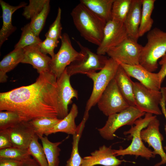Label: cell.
I'll use <instances>...</instances> for the list:
<instances>
[{"label":"cell","instance_id":"32","mask_svg":"<svg viewBox=\"0 0 166 166\" xmlns=\"http://www.w3.org/2000/svg\"><path fill=\"white\" fill-rule=\"evenodd\" d=\"M50 0H47L41 12L31 19L30 26L34 33L38 36L42 30L50 10Z\"/></svg>","mask_w":166,"mask_h":166},{"label":"cell","instance_id":"31","mask_svg":"<svg viewBox=\"0 0 166 166\" xmlns=\"http://www.w3.org/2000/svg\"><path fill=\"white\" fill-rule=\"evenodd\" d=\"M38 138L37 135L35 134L27 149L28 151L40 166H48L44 149L38 142Z\"/></svg>","mask_w":166,"mask_h":166},{"label":"cell","instance_id":"15","mask_svg":"<svg viewBox=\"0 0 166 166\" xmlns=\"http://www.w3.org/2000/svg\"><path fill=\"white\" fill-rule=\"evenodd\" d=\"M119 63L130 77L136 79L148 89L160 90L162 83L158 73L150 72L140 64L131 65Z\"/></svg>","mask_w":166,"mask_h":166},{"label":"cell","instance_id":"23","mask_svg":"<svg viewBox=\"0 0 166 166\" xmlns=\"http://www.w3.org/2000/svg\"><path fill=\"white\" fill-rule=\"evenodd\" d=\"M24 56L23 49H14L5 56L0 62V82H6L8 78L6 73L21 63Z\"/></svg>","mask_w":166,"mask_h":166},{"label":"cell","instance_id":"7","mask_svg":"<svg viewBox=\"0 0 166 166\" xmlns=\"http://www.w3.org/2000/svg\"><path fill=\"white\" fill-rule=\"evenodd\" d=\"M83 55L81 59L71 63L66 68L70 76L77 74H85L101 70L105 66L108 58L105 55H99L92 51L89 48L76 41Z\"/></svg>","mask_w":166,"mask_h":166},{"label":"cell","instance_id":"9","mask_svg":"<svg viewBox=\"0 0 166 166\" xmlns=\"http://www.w3.org/2000/svg\"><path fill=\"white\" fill-rule=\"evenodd\" d=\"M97 105L99 110L108 117L130 106L121 93L114 78L101 95Z\"/></svg>","mask_w":166,"mask_h":166},{"label":"cell","instance_id":"8","mask_svg":"<svg viewBox=\"0 0 166 166\" xmlns=\"http://www.w3.org/2000/svg\"><path fill=\"white\" fill-rule=\"evenodd\" d=\"M61 39V47L58 52L51 58L49 65L50 71L57 78L71 63L83 56L82 53L77 52L73 47L68 34L64 33Z\"/></svg>","mask_w":166,"mask_h":166},{"label":"cell","instance_id":"41","mask_svg":"<svg viewBox=\"0 0 166 166\" xmlns=\"http://www.w3.org/2000/svg\"><path fill=\"white\" fill-rule=\"evenodd\" d=\"M162 97L161 99L160 105L162 113L164 114L166 121V92H163L162 93ZM164 130L166 134V124L164 126ZM166 151V145L164 147Z\"/></svg>","mask_w":166,"mask_h":166},{"label":"cell","instance_id":"30","mask_svg":"<svg viewBox=\"0 0 166 166\" xmlns=\"http://www.w3.org/2000/svg\"><path fill=\"white\" fill-rule=\"evenodd\" d=\"M61 119L58 118L42 117L29 121L33 126L35 134L38 136H43L45 133Z\"/></svg>","mask_w":166,"mask_h":166},{"label":"cell","instance_id":"39","mask_svg":"<svg viewBox=\"0 0 166 166\" xmlns=\"http://www.w3.org/2000/svg\"><path fill=\"white\" fill-rule=\"evenodd\" d=\"M159 63L161 66L160 69L158 72V73L160 77V81L162 83L166 76V53L161 58Z\"/></svg>","mask_w":166,"mask_h":166},{"label":"cell","instance_id":"18","mask_svg":"<svg viewBox=\"0 0 166 166\" xmlns=\"http://www.w3.org/2000/svg\"><path fill=\"white\" fill-rule=\"evenodd\" d=\"M24 56L22 63L31 65L39 74L50 71L51 58L43 53L38 45H29L23 48Z\"/></svg>","mask_w":166,"mask_h":166},{"label":"cell","instance_id":"16","mask_svg":"<svg viewBox=\"0 0 166 166\" xmlns=\"http://www.w3.org/2000/svg\"><path fill=\"white\" fill-rule=\"evenodd\" d=\"M124 161L116 158L111 147L103 145L91 153L90 155L83 158L81 166H118Z\"/></svg>","mask_w":166,"mask_h":166},{"label":"cell","instance_id":"26","mask_svg":"<svg viewBox=\"0 0 166 166\" xmlns=\"http://www.w3.org/2000/svg\"><path fill=\"white\" fill-rule=\"evenodd\" d=\"M40 139L44 149L48 164V166H58L59 156L61 149L59 145L62 141L53 142L46 136H38Z\"/></svg>","mask_w":166,"mask_h":166},{"label":"cell","instance_id":"35","mask_svg":"<svg viewBox=\"0 0 166 166\" xmlns=\"http://www.w3.org/2000/svg\"><path fill=\"white\" fill-rule=\"evenodd\" d=\"M47 1L30 0L29 4L24 8L23 16L27 19H32L41 12Z\"/></svg>","mask_w":166,"mask_h":166},{"label":"cell","instance_id":"21","mask_svg":"<svg viewBox=\"0 0 166 166\" xmlns=\"http://www.w3.org/2000/svg\"><path fill=\"white\" fill-rule=\"evenodd\" d=\"M78 113L77 106L76 104H73L68 115L47 131L44 135L48 136L53 133L60 132L74 135L77 130V127L75 124V119Z\"/></svg>","mask_w":166,"mask_h":166},{"label":"cell","instance_id":"19","mask_svg":"<svg viewBox=\"0 0 166 166\" xmlns=\"http://www.w3.org/2000/svg\"><path fill=\"white\" fill-rule=\"evenodd\" d=\"M0 4L2 10L3 25L0 30V46L8 39L9 37L16 30L12 22L13 14L18 9L26 6L27 4L22 2L18 5L13 6L10 5L2 0H0Z\"/></svg>","mask_w":166,"mask_h":166},{"label":"cell","instance_id":"12","mask_svg":"<svg viewBox=\"0 0 166 166\" xmlns=\"http://www.w3.org/2000/svg\"><path fill=\"white\" fill-rule=\"evenodd\" d=\"M128 37L123 23L111 20L104 28L102 42L98 46L97 53L105 55L111 49L116 46Z\"/></svg>","mask_w":166,"mask_h":166},{"label":"cell","instance_id":"24","mask_svg":"<svg viewBox=\"0 0 166 166\" xmlns=\"http://www.w3.org/2000/svg\"><path fill=\"white\" fill-rule=\"evenodd\" d=\"M114 0H81L80 3L105 21L112 20L111 11Z\"/></svg>","mask_w":166,"mask_h":166},{"label":"cell","instance_id":"3","mask_svg":"<svg viewBox=\"0 0 166 166\" xmlns=\"http://www.w3.org/2000/svg\"><path fill=\"white\" fill-rule=\"evenodd\" d=\"M147 38V42L141 50L139 64L153 72L158 68V60L166 53V32L155 28L148 32Z\"/></svg>","mask_w":166,"mask_h":166},{"label":"cell","instance_id":"33","mask_svg":"<svg viewBox=\"0 0 166 166\" xmlns=\"http://www.w3.org/2000/svg\"><path fill=\"white\" fill-rule=\"evenodd\" d=\"M22 121L19 114L16 112L0 111V130L9 129Z\"/></svg>","mask_w":166,"mask_h":166},{"label":"cell","instance_id":"22","mask_svg":"<svg viewBox=\"0 0 166 166\" xmlns=\"http://www.w3.org/2000/svg\"><path fill=\"white\" fill-rule=\"evenodd\" d=\"M130 77L120 65L114 77L122 95L130 106H135L133 81Z\"/></svg>","mask_w":166,"mask_h":166},{"label":"cell","instance_id":"36","mask_svg":"<svg viewBox=\"0 0 166 166\" xmlns=\"http://www.w3.org/2000/svg\"><path fill=\"white\" fill-rule=\"evenodd\" d=\"M61 10L59 7L56 19L50 26L49 30L45 35L46 38L57 40L61 39L62 35V27L61 23Z\"/></svg>","mask_w":166,"mask_h":166},{"label":"cell","instance_id":"37","mask_svg":"<svg viewBox=\"0 0 166 166\" xmlns=\"http://www.w3.org/2000/svg\"><path fill=\"white\" fill-rule=\"evenodd\" d=\"M59 42L58 40L46 38V39L40 43L38 45L43 53L45 55L48 54L52 58L55 54L54 49L57 47Z\"/></svg>","mask_w":166,"mask_h":166},{"label":"cell","instance_id":"4","mask_svg":"<svg viewBox=\"0 0 166 166\" xmlns=\"http://www.w3.org/2000/svg\"><path fill=\"white\" fill-rule=\"evenodd\" d=\"M156 117L152 113H146L143 118L140 117L137 119L134 123V125L131 126L129 130L124 132V135H128V139L132 140L131 144L125 149L121 148L118 150L113 149L114 155L116 156L132 155L136 156H140L148 160L155 157V155L153 151L146 147L143 143L140 132Z\"/></svg>","mask_w":166,"mask_h":166},{"label":"cell","instance_id":"34","mask_svg":"<svg viewBox=\"0 0 166 166\" xmlns=\"http://www.w3.org/2000/svg\"><path fill=\"white\" fill-rule=\"evenodd\" d=\"M30 157L27 149L11 147L0 149V158L23 161Z\"/></svg>","mask_w":166,"mask_h":166},{"label":"cell","instance_id":"25","mask_svg":"<svg viewBox=\"0 0 166 166\" xmlns=\"http://www.w3.org/2000/svg\"><path fill=\"white\" fill-rule=\"evenodd\" d=\"M155 1L142 0L141 20L139 30V37L143 36L151 30L153 23L151 16Z\"/></svg>","mask_w":166,"mask_h":166},{"label":"cell","instance_id":"17","mask_svg":"<svg viewBox=\"0 0 166 166\" xmlns=\"http://www.w3.org/2000/svg\"><path fill=\"white\" fill-rule=\"evenodd\" d=\"M12 146L27 149L35 134L29 121H22L8 129Z\"/></svg>","mask_w":166,"mask_h":166},{"label":"cell","instance_id":"5","mask_svg":"<svg viewBox=\"0 0 166 166\" xmlns=\"http://www.w3.org/2000/svg\"><path fill=\"white\" fill-rule=\"evenodd\" d=\"M120 65L118 61L109 58L104 67L99 72L86 75L93 81V87L92 93L87 102L85 111L89 112L93 107L97 104L101 95L114 77Z\"/></svg>","mask_w":166,"mask_h":166},{"label":"cell","instance_id":"42","mask_svg":"<svg viewBox=\"0 0 166 166\" xmlns=\"http://www.w3.org/2000/svg\"><path fill=\"white\" fill-rule=\"evenodd\" d=\"M20 166H40L37 162L31 157L23 161Z\"/></svg>","mask_w":166,"mask_h":166},{"label":"cell","instance_id":"6","mask_svg":"<svg viewBox=\"0 0 166 166\" xmlns=\"http://www.w3.org/2000/svg\"><path fill=\"white\" fill-rule=\"evenodd\" d=\"M145 113L136 106H130L119 113L108 116L105 125L98 130L104 139L113 140L114 133L118 129L124 125H133L135 122Z\"/></svg>","mask_w":166,"mask_h":166},{"label":"cell","instance_id":"27","mask_svg":"<svg viewBox=\"0 0 166 166\" xmlns=\"http://www.w3.org/2000/svg\"><path fill=\"white\" fill-rule=\"evenodd\" d=\"M85 124L84 122H81L77 127L76 133L73 135L71 155L70 158L67 161L66 166H81V164L83 158L79 153L78 144Z\"/></svg>","mask_w":166,"mask_h":166},{"label":"cell","instance_id":"2","mask_svg":"<svg viewBox=\"0 0 166 166\" xmlns=\"http://www.w3.org/2000/svg\"><path fill=\"white\" fill-rule=\"evenodd\" d=\"M70 14L81 36L98 46L102 40L106 22L81 3L73 9Z\"/></svg>","mask_w":166,"mask_h":166},{"label":"cell","instance_id":"38","mask_svg":"<svg viewBox=\"0 0 166 166\" xmlns=\"http://www.w3.org/2000/svg\"><path fill=\"white\" fill-rule=\"evenodd\" d=\"M12 147L8 129L0 130V149Z\"/></svg>","mask_w":166,"mask_h":166},{"label":"cell","instance_id":"11","mask_svg":"<svg viewBox=\"0 0 166 166\" xmlns=\"http://www.w3.org/2000/svg\"><path fill=\"white\" fill-rule=\"evenodd\" d=\"M138 40L129 37L106 53L110 58L119 62L128 65L139 64L140 55L143 46Z\"/></svg>","mask_w":166,"mask_h":166},{"label":"cell","instance_id":"10","mask_svg":"<svg viewBox=\"0 0 166 166\" xmlns=\"http://www.w3.org/2000/svg\"><path fill=\"white\" fill-rule=\"evenodd\" d=\"M133 84L135 106L145 113L161 115L159 107L162 97L160 90L148 89L139 82L133 81Z\"/></svg>","mask_w":166,"mask_h":166},{"label":"cell","instance_id":"28","mask_svg":"<svg viewBox=\"0 0 166 166\" xmlns=\"http://www.w3.org/2000/svg\"><path fill=\"white\" fill-rule=\"evenodd\" d=\"M132 2V0H114L111 11L112 20L124 23Z\"/></svg>","mask_w":166,"mask_h":166},{"label":"cell","instance_id":"20","mask_svg":"<svg viewBox=\"0 0 166 166\" xmlns=\"http://www.w3.org/2000/svg\"><path fill=\"white\" fill-rule=\"evenodd\" d=\"M142 0H132L131 6L124 24L128 37L138 40L140 22Z\"/></svg>","mask_w":166,"mask_h":166},{"label":"cell","instance_id":"40","mask_svg":"<svg viewBox=\"0 0 166 166\" xmlns=\"http://www.w3.org/2000/svg\"><path fill=\"white\" fill-rule=\"evenodd\" d=\"M23 162L9 158H0V166H20Z\"/></svg>","mask_w":166,"mask_h":166},{"label":"cell","instance_id":"14","mask_svg":"<svg viewBox=\"0 0 166 166\" xmlns=\"http://www.w3.org/2000/svg\"><path fill=\"white\" fill-rule=\"evenodd\" d=\"M160 121L156 117L140 132L142 140L147 143L149 146L152 147L155 156L159 155L161 158V161L154 166H160L166 163V154L164 151L162 144L164 137L160 131Z\"/></svg>","mask_w":166,"mask_h":166},{"label":"cell","instance_id":"1","mask_svg":"<svg viewBox=\"0 0 166 166\" xmlns=\"http://www.w3.org/2000/svg\"><path fill=\"white\" fill-rule=\"evenodd\" d=\"M36 81L0 93V111L18 113L23 121L46 117L58 118L57 77L50 71L40 73Z\"/></svg>","mask_w":166,"mask_h":166},{"label":"cell","instance_id":"29","mask_svg":"<svg viewBox=\"0 0 166 166\" xmlns=\"http://www.w3.org/2000/svg\"><path fill=\"white\" fill-rule=\"evenodd\" d=\"M22 33L20 38L14 46V49H23L25 47L34 45H38L42 41L39 36L34 33L30 26L27 24L21 28Z\"/></svg>","mask_w":166,"mask_h":166},{"label":"cell","instance_id":"13","mask_svg":"<svg viewBox=\"0 0 166 166\" xmlns=\"http://www.w3.org/2000/svg\"><path fill=\"white\" fill-rule=\"evenodd\" d=\"M66 68L57 79L58 117L62 119L68 114V105L73 98L78 99L77 91L72 86Z\"/></svg>","mask_w":166,"mask_h":166}]
</instances>
